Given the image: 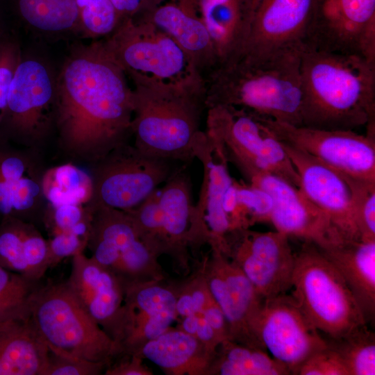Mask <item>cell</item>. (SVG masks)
<instances>
[{
    "label": "cell",
    "instance_id": "9c48e42d",
    "mask_svg": "<svg viewBox=\"0 0 375 375\" xmlns=\"http://www.w3.org/2000/svg\"><path fill=\"white\" fill-rule=\"evenodd\" d=\"M184 165L122 144L92 165L93 195L89 206L124 211L138 206Z\"/></svg>",
    "mask_w": 375,
    "mask_h": 375
},
{
    "label": "cell",
    "instance_id": "7dc6e473",
    "mask_svg": "<svg viewBox=\"0 0 375 375\" xmlns=\"http://www.w3.org/2000/svg\"><path fill=\"white\" fill-rule=\"evenodd\" d=\"M196 313L198 317V326L195 336L210 353L215 356L222 340L206 321L203 313L201 312Z\"/></svg>",
    "mask_w": 375,
    "mask_h": 375
},
{
    "label": "cell",
    "instance_id": "8d00e7d4",
    "mask_svg": "<svg viewBox=\"0 0 375 375\" xmlns=\"http://www.w3.org/2000/svg\"><path fill=\"white\" fill-rule=\"evenodd\" d=\"M253 169L269 172L299 188L300 178L293 163L281 142L267 128L264 145L254 166L242 173Z\"/></svg>",
    "mask_w": 375,
    "mask_h": 375
},
{
    "label": "cell",
    "instance_id": "2e32d148",
    "mask_svg": "<svg viewBox=\"0 0 375 375\" xmlns=\"http://www.w3.org/2000/svg\"><path fill=\"white\" fill-rule=\"evenodd\" d=\"M180 167L158 193L162 222L157 239L160 255L166 254L181 269L188 267L190 251L210 244V237L203 217L192 199V182Z\"/></svg>",
    "mask_w": 375,
    "mask_h": 375
},
{
    "label": "cell",
    "instance_id": "d6986e66",
    "mask_svg": "<svg viewBox=\"0 0 375 375\" xmlns=\"http://www.w3.org/2000/svg\"><path fill=\"white\" fill-rule=\"evenodd\" d=\"M281 142L299 174L301 192L328 216L346 240L360 241L347 175L299 149Z\"/></svg>",
    "mask_w": 375,
    "mask_h": 375
},
{
    "label": "cell",
    "instance_id": "b9f144b4",
    "mask_svg": "<svg viewBox=\"0 0 375 375\" xmlns=\"http://www.w3.org/2000/svg\"><path fill=\"white\" fill-rule=\"evenodd\" d=\"M88 240L73 232H64L51 236L48 240L49 269L64 258L84 252Z\"/></svg>",
    "mask_w": 375,
    "mask_h": 375
},
{
    "label": "cell",
    "instance_id": "ac0fdd59",
    "mask_svg": "<svg viewBox=\"0 0 375 375\" xmlns=\"http://www.w3.org/2000/svg\"><path fill=\"white\" fill-rule=\"evenodd\" d=\"M65 281L87 313L121 347L125 322L123 282L84 252L72 257Z\"/></svg>",
    "mask_w": 375,
    "mask_h": 375
},
{
    "label": "cell",
    "instance_id": "8992f818",
    "mask_svg": "<svg viewBox=\"0 0 375 375\" xmlns=\"http://www.w3.org/2000/svg\"><path fill=\"white\" fill-rule=\"evenodd\" d=\"M291 295L324 337L339 338L367 324L344 278L315 244L294 253Z\"/></svg>",
    "mask_w": 375,
    "mask_h": 375
},
{
    "label": "cell",
    "instance_id": "5bb4252c",
    "mask_svg": "<svg viewBox=\"0 0 375 375\" xmlns=\"http://www.w3.org/2000/svg\"><path fill=\"white\" fill-rule=\"evenodd\" d=\"M281 142L351 177L375 182V139L355 131L324 130L259 116Z\"/></svg>",
    "mask_w": 375,
    "mask_h": 375
},
{
    "label": "cell",
    "instance_id": "f546056e",
    "mask_svg": "<svg viewBox=\"0 0 375 375\" xmlns=\"http://www.w3.org/2000/svg\"><path fill=\"white\" fill-rule=\"evenodd\" d=\"M42 190L47 204H88L93 195L91 175L69 162L44 172Z\"/></svg>",
    "mask_w": 375,
    "mask_h": 375
},
{
    "label": "cell",
    "instance_id": "c3c4849f",
    "mask_svg": "<svg viewBox=\"0 0 375 375\" xmlns=\"http://www.w3.org/2000/svg\"><path fill=\"white\" fill-rule=\"evenodd\" d=\"M198 326V317L197 313L183 317L181 329L187 333L194 335Z\"/></svg>",
    "mask_w": 375,
    "mask_h": 375
},
{
    "label": "cell",
    "instance_id": "484cf974",
    "mask_svg": "<svg viewBox=\"0 0 375 375\" xmlns=\"http://www.w3.org/2000/svg\"><path fill=\"white\" fill-rule=\"evenodd\" d=\"M0 267L40 282L49 269L48 240L31 222L13 217L1 220Z\"/></svg>",
    "mask_w": 375,
    "mask_h": 375
},
{
    "label": "cell",
    "instance_id": "f1b7e54d",
    "mask_svg": "<svg viewBox=\"0 0 375 375\" xmlns=\"http://www.w3.org/2000/svg\"><path fill=\"white\" fill-rule=\"evenodd\" d=\"M208 375H290L266 351L225 340L219 345Z\"/></svg>",
    "mask_w": 375,
    "mask_h": 375
},
{
    "label": "cell",
    "instance_id": "f6af8a7d",
    "mask_svg": "<svg viewBox=\"0 0 375 375\" xmlns=\"http://www.w3.org/2000/svg\"><path fill=\"white\" fill-rule=\"evenodd\" d=\"M163 0H111L121 21L136 19L148 13Z\"/></svg>",
    "mask_w": 375,
    "mask_h": 375
},
{
    "label": "cell",
    "instance_id": "7bdbcfd3",
    "mask_svg": "<svg viewBox=\"0 0 375 375\" xmlns=\"http://www.w3.org/2000/svg\"><path fill=\"white\" fill-rule=\"evenodd\" d=\"M22 275L0 267V294L31 298L40 285Z\"/></svg>",
    "mask_w": 375,
    "mask_h": 375
},
{
    "label": "cell",
    "instance_id": "ee69618b",
    "mask_svg": "<svg viewBox=\"0 0 375 375\" xmlns=\"http://www.w3.org/2000/svg\"><path fill=\"white\" fill-rule=\"evenodd\" d=\"M32 298L0 294V322L30 316Z\"/></svg>",
    "mask_w": 375,
    "mask_h": 375
},
{
    "label": "cell",
    "instance_id": "6da1fadb",
    "mask_svg": "<svg viewBox=\"0 0 375 375\" xmlns=\"http://www.w3.org/2000/svg\"><path fill=\"white\" fill-rule=\"evenodd\" d=\"M103 41L77 48L56 82L53 120L58 144L91 165L132 137L133 88Z\"/></svg>",
    "mask_w": 375,
    "mask_h": 375
},
{
    "label": "cell",
    "instance_id": "7a4b0ae2",
    "mask_svg": "<svg viewBox=\"0 0 375 375\" xmlns=\"http://www.w3.org/2000/svg\"><path fill=\"white\" fill-rule=\"evenodd\" d=\"M302 126L355 131L375 138V61L360 55L299 47Z\"/></svg>",
    "mask_w": 375,
    "mask_h": 375
},
{
    "label": "cell",
    "instance_id": "7c38bea8",
    "mask_svg": "<svg viewBox=\"0 0 375 375\" xmlns=\"http://www.w3.org/2000/svg\"><path fill=\"white\" fill-rule=\"evenodd\" d=\"M289 238L277 231L235 229L226 235L222 253L239 267L265 299L291 289L295 256Z\"/></svg>",
    "mask_w": 375,
    "mask_h": 375
},
{
    "label": "cell",
    "instance_id": "681fc988",
    "mask_svg": "<svg viewBox=\"0 0 375 375\" xmlns=\"http://www.w3.org/2000/svg\"><path fill=\"white\" fill-rule=\"evenodd\" d=\"M3 38V36L1 35V28H0V40Z\"/></svg>",
    "mask_w": 375,
    "mask_h": 375
},
{
    "label": "cell",
    "instance_id": "ffe728a7",
    "mask_svg": "<svg viewBox=\"0 0 375 375\" xmlns=\"http://www.w3.org/2000/svg\"><path fill=\"white\" fill-rule=\"evenodd\" d=\"M314 1L254 0L251 27L241 53L262 57L299 48L305 40Z\"/></svg>",
    "mask_w": 375,
    "mask_h": 375
},
{
    "label": "cell",
    "instance_id": "7402d4cb",
    "mask_svg": "<svg viewBox=\"0 0 375 375\" xmlns=\"http://www.w3.org/2000/svg\"><path fill=\"white\" fill-rule=\"evenodd\" d=\"M194 153L203 167V181L197 206L207 226L212 248L222 251L231 226L224 209V201L234 180L222 142L208 131L197 137Z\"/></svg>",
    "mask_w": 375,
    "mask_h": 375
},
{
    "label": "cell",
    "instance_id": "d6a6232c",
    "mask_svg": "<svg viewBox=\"0 0 375 375\" xmlns=\"http://www.w3.org/2000/svg\"><path fill=\"white\" fill-rule=\"evenodd\" d=\"M324 338L326 347L342 359L350 375L375 374V333L368 324L339 338Z\"/></svg>",
    "mask_w": 375,
    "mask_h": 375
},
{
    "label": "cell",
    "instance_id": "cb8c5ba5",
    "mask_svg": "<svg viewBox=\"0 0 375 375\" xmlns=\"http://www.w3.org/2000/svg\"><path fill=\"white\" fill-rule=\"evenodd\" d=\"M193 1L211 38L217 64L240 54L249 33L254 0Z\"/></svg>",
    "mask_w": 375,
    "mask_h": 375
},
{
    "label": "cell",
    "instance_id": "83f0119b",
    "mask_svg": "<svg viewBox=\"0 0 375 375\" xmlns=\"http://www.w3.org/2000/svg\"><path fill=\"white\" fill-rule=\"evenodd\" d=\"M133 355L150 360L169 375H208L215 357L196 336L171 328Z\"/></svg>",
    "mask_w": 375,
    "mask_h": 375
},
{
    "label": "cell",
    "instance_id": "836d02e7",
    "mask_svg": "<svg viewBox=\"0 0 375 375\" xmlns=\"http://www.w3.org/2000/svg\"><path fill=\"white\" fill-rule=\"evenodd\" d=\"M92 220V209L88 204H47L42 222L50 237L64 232H73L88 240Z\"/></svg>",
    "mask_w": 375,
    "mask_h": 375
},
{
    "label": "cell",
    "instance_id": "4fadbf2b",
    "mask_svg": "<svg viewBox=\"0 0 375 375\" xmlns=\"http://www.w3.org/2000/svg\"><path fill=\"white\" fill-rule=\"evenodd\" d=\"M303 45L375 61V0H315Z\"/></svg>",
    "mask_w": 375,
    "mask_h": 375
},
{
    "label": "cell",
    "instance_id": "d4e9b609",
    "mask_svg": "<svg viewBox=\"0 0 375 375\" xmlns=\"http://www.w3.org/2000/svg\"><path fill=\"white\" fill-rule=\"evenodd\" d=\"M319 249L344 278L366 323L374 324L375 241L347 240L328 249Z\"/></svg>",
    "mask_w": 375,
    "mask_h": 375
},
{
    "label": "cell",
    "instance_id": "d590c367",
    "mask_svg": "<svg viewBox=\"0 0 375 375\" xmlns=\"http://www.w3.org/2000/svg\"><path fill=\"white\" fill-rule=\"evenodd\" d=\"M352 192L353 214L360 241H375V182L347 175Z\"/></svg>",
    "mask_w": 375,
    "mask_h": 375
},
{
    "label": "cell",
    "instance_id": "277c9868",
    "mask_svg": "<svg viewBox=\"0 0 375 375\" xmlns=\"http://www.w3.org/2000/svg\"><path fill=\"white\" fill-rule=\"evenodd\" d=\"M133 145L149 156L188 165L207 110L203 79L133 87Z\"/></svg>",
    "mask_w": 375,
    "mask_h": 375
},
{
    "label": "cell",
    "instance_id": "f35d334b",
    "mask_svg": "<svg viewBox=\"0 0 375 375\" xmlns=\"http://www.w3.org/2000/svg\"><path fill=\"white\" fill-rule=\"evenodd\" d=\"M108 364L55 353L49 350L44 375H99Z\"/></svg>",
    "mask_w": 375,
    "mask_h": 375
},
{
    "label": "cell",
    "instance_id": "603a6c76",
    "mask_svg": "<svg viewBox=\"0 0 375 375\" xmlns=\"http://www.w3.org/2000/svg\"><path fill=\"white\" fill-rule=\"evenodd\" d=\"M136 19L147 20L170 36L203 76L217 64L215 51L193 0H163Z\"/></svg>",
    "mask_w": 375,
    "mask_h": 375
},
{
    "label": "cell",
    "instance_id": "3957f363",
    "mask_svg": "<svg viewBox=\"0 0 375 375\" xmlns=\"http://www.w3.org/2000/svg\"><path fill=\"white\" fill-rule=\"evenodd\" d=\"M206 108L228 106L302 126L299 48L262 57L240 53L203 76Z\"/></svg>",
    "mask_w": 375,
    "mask_h": 375
},
{
    "label": "cell",
    "instance_id": "bcb514c9",
    "mask_svg": "<svg viewBox=\"0 0 375 375\" xmlns=\"http://www.w3.org/2000/svg\"><path fill=\"white\" fill-rule=\"evenodd\" d=\"M126 358L110 364L105 369V375H153V372L143 362V358L135 355H124Z\"/></svg>",
    "mask_w": 375,
    "mask_h": 375
},
{
    "label": "cell",
    "instance_id": "1f68e13d",
    "mask_svg": "<svg viewBox=\"0 0 375 375\" xmlns=\"http://www.w3.org/2000/svg\"><path fill=\"white\" fill-rule=\"evenodd\" d=\"M43 173L30 174L19 180H0V222L13 217L31 222V217L44 199L42 190Z\"/></svg>",
    "mask_w": 375,
    "mask_h": 375
},
{
    "label": "cell",
    "instance_id": "ab89813d",
    "mask_svg": "<svg viewBox=\"0 0 375 375\" xmlns=\"http://www.w3.org/2000/svg\"><path fill=\"white\" fill-rule=\"evenodd\" d=\"M18 44L12 40H0V125L5 115L10 85L21 59Z\"/></svg>",
    "mask_w": 375,
    "mask_h": 375
},
{
    "label": "cell",
    "instance_id": "4dcf8cb0",
    "mask_svg": "<svg viewBox=\"0 0 375 375\" xmlns=\"http://www.w3.org/2000/svg\"><path fill=\"white\" fill-rule=\"evenodd\" d=\"M19 16L44 31H64L79 26L76 0H16Z\"/></svg>",
    "mask_w": 375,
    "mask_h": 375
},
{
    "label": "cell",
    "instance_id": "9a60e30c",
    "mask_svg": "<svg viewBox=\"0 0 375 375\" xmlns=\"http://www.w3.org/2000/svg\"><path fill=\"white\" fill-rule=\"evenodd\" d=\"M249 184L267 192L273 201L270 223L276 231L310 242L326 249L347 240L331 219L301 191L267 172L250 169L244 174Z\"/></svg>",
    "mask_w": 375,
    "mask_h": 375
},
{
    "label": "cell",
    "instance_id": "4316f807",
    "mask_svg": "<svg viewBox=\"0 0 375 375\" xmlns=\"http://www.w3.org/2000/svg\"><path fill=\"white\" fill-rule=\"evenodd\" d=\"M49 353L30 316L0 322V375H44Z\"/></svg>",
    "mask_w": 375,
    "mask_h": 375
},
{
    "label": "cell",
    "instance_id": "44dd1931",
    "mask_svg": "<svg viewBox=\"0 0 375 375\" xmlns=\"http://www.w3.org/2000/svg\"><path fill=\"white\" fill-rule=\"evenodd\" d=\"M176 303L175 288L163 281L125 285L122 355L135 353L145 343L170 328L178 317Z\"/></svg>",
    "mask_w": 375,
    "mask_h": 375
},
{
    "label": "cell",
    "instance_id": "8fae6325",
    "mask_svg": "<svg viewBox=\"0 0 375 375\" xmlns=\"http://www.w3.org/2000/svg\"><path fill=\"white\" fill-rule=\"evenodd\" d=\"M251 328L263 349L292 375H297L309 357L326 347L323 335L291 294L264 299Z\"/></svg>",
    "mask_w": 375,
    "mask_h": 375
},
{
    "label": "cell",
    "instance_id": "60d3db41",
    "mask_svg": "<svg viewBox=\"0 0 375 375\" xmlns=\"http://www.w3.org/2000/svg\"><path fill=\"white\" fill-rule=\"evenodd\" d=\"M297 375H350L340 356L326 347L309 357L301 366Z\"/></svg>",
    "mask_w": 375,
    "mask_h": 375
},
{
    "label": "cell",
    "instance_id": "e575fe53",
    "mask_svg": "<svg viewBox=\"0 0 375 375\" xmlns=\"http://www.w3.org/2000/svg\"><path fill=\"white\" fill-rule=\"evenodd\" d=\"M79 26L91 38L108 37L121 24L111 0H76Z\"/></svg>",
    "mask_w": 375,
    "mask_h": 375
},
{
    "label": "cell",
    "instance_id": "5b68a950",
    "mask_svg": "<svg viewBox=\"0 0 375 375\" xmlns=\"http://www.w3.org/2000/svg\"><path fill=\"white\" fill-rule=\"evenodd\" d=\"M30 317L51 351L108 366L122 355L120 346L87 313L66 281L41 284Z\"/></svg>",
    "mask_w": 375,
    "mask_h": 375
},
{
    "label": "cell",
    "instance_id": "30bf717a",
    "mask_svg": "<svg viewBox=\"0 0 375 375\" xmlns=\"http://www.w3.org/2000/svg\"><path fill=\"white\" fill-rule=\"evenodd\" d=\"M56 82L40 61L21 58L12 78L0 139L26 147L39 143L53 120Z\"/></svg>",
    "mask_w": 375,
    "mask_h": 375
},
{
    "label": "cell",
    "instance_id": "ba28073f",
    "mask_svg": "<svg viewBox=\"0 0 375 375\" xmlns=\"http://www.w3.org/2000/svg\"><path fill=\"white\" fill-rule=\"evenodd\" d=\"M90 208L87 248L92 258L113 272L124 285L165 280L158 262L160 253L126 211L103 206Z\"/></svg>",
    "mask_w": 375,
    "mask_h": 375
},
{
    "label": "cell",
    "instance_id": "e0dca14e",
    "mask_svg": "<svg viewBox=\"0 0 375 375\" xmlns=\"http://www.w3.org/2000/svg\"><path fill=\"white\" fill-rule=\"evenodd\" d=\"M200 271L222 310L229 339L265 350L251 328L264 299L249 278L234 262L215 248H211Z\"/></svg>",
    "mask_w": 375,
    "mask_h": 375
},
{
    "label": "cell",
    "instance_id": "74e56055",
    "mask_svg": "<svg viewBox=\"0 0 375 375\" xmlns=\"http://www.w3.org/2000/svg\"><path fill=\"white\" fill-rule=\"evenodd\" d=\"M237 185L238 210L247 228L256 223L270 222L273 208L271 196L265 191L251 184Z\"/></svg>",
    "mask_w": 375,
    "mask_h": 375
},
{
    "label": "cell",
    "instance_id": "52a82bcc",
    "mask_svg": "<svg viewBox=\"0 0 375 375\" xmlns=\"http://www.w3.org/2000/svg\"><path fill=\"white\" fill-rule=\"evenodd\" d=\"M102 41L133 85L203 79L181 47L147 20L124 19Z\"/></svg>",
    "mask_w": 375,
    "mask_h": 375
}]
</instances>
